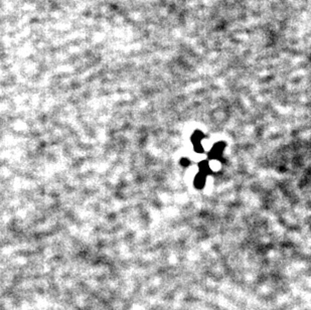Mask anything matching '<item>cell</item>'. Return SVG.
<instances>
[{"instance_id": "2", "label": "cell", "mask_w": 311, "mask_h": 310, "mask_svg": "<svg viewBox=\"0 0 311 310\" xmlns=\"http://www.w3.org/2000/svg\"><path fill=\"white\" fill-rule=\"evenodd\" d=\"M200 168H201V173H203L205 175L210 171V166H209V164L207 162H203L200 165Z\"/></svg>"}, {"instance_id": "3", "label": "cell", "mask_w": 311, "mask_h": 310, "mask_svg": "<svg viewBox=\"0 0 311 310\" xmlns=\"http://www.w3.org/2000/svg\"><path fill=\"white\" fill-rule=\"evenodd\" d=\"M189 164H190V161H189L188 159H185V158H184V159H181V165H182V166H188Z\"/></svg>"}, {"instance_id": "1", "label": "cell", "mask_w": 311, "mask_h": 310, "mask_svg": "<svg viewBox=\"0 0 311 310\" xmlns=\"http://www.w3.org/2000/svg\"><path fill=\"white\" fill-rule=\"evenodd\" d=\"M205 183H206V175L203 174V173L198 174L197 177H196V180H195V185L198 189H203Z\"/></svg>"}]
</instances>
